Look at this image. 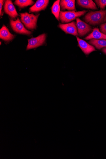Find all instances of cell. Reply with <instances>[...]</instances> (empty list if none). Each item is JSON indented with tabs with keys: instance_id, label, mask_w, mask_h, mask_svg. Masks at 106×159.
Segmentation results:
<instances>
[{
	"instance_id": "obj_18",
	"label": "cell",
	"mask_w": 106,
	"mask_h": 159,
	"mask_svg": "<svg viewBox=\"0 0 106 159\" xmlns=\"http://www.w3.org/2000/svg\"><path fill=\"white\" fill-rule=\"evenodd\" d=\"M95 1L101 9H104L105 6H106V0H96Z\"/></svg>"
},
{
	"instance_id": "obj_2",
	"label": "cell",
	"mask_w": 106,
	"mask_h": 159,
	"mask_svg": "<svg viewBox=\"0 0 106 159\" xmlns=\"http://www.w3.org/2000/svg\"><path fill=\"white\" fill-rule=\"evenodd\" d=\"M21 20L25 27L29 30L36 29L37 23L39 14L37 16L27 12L21 13Z\"/></svg>"
},
{
	"instance_id": "obj_8",
	"label": "cell",
	"mask_w": 106,
	"mask_h": 159,
	"mask_svg": "<svg viewBox=\"0 0 106 159\" xmlns=\"http://www.w3.org/2000/svg\"><path fill=\"white\" fill-rule=\"evenodd\" d=\"M4 10L6 13L12 19H16L19 16L12 1L10 0H7L4 6Z\"/></svg>"
},
{
	"instance_id": "obj_21",
	"label": "cell",
	"mask_w": 106,
	"mask_h": 159,
	"mask_svg": "<svg viewBox=\"0 0 106 159\" xmlns=\"http://www.w3.org/2000/svg\"><path fill=\"white\" fill-rule=\"evenodd\" d=\"M3 1H0V9H1V10H0V14H1V16L2 15V8L3 5Z\"/></svg>"
},
{
	"instance_id": "obj_13",
	"label": "cell",
	"mask_w": 106,
	"mask_h": 159,
	"mask_svg": "<svg viewBox=\"0 0 106 159\" xmlns=\"http://www.w3.org/2000/svg\"><path fill=\"white\" fill-rule=\"evenodd\" d=\"M77 3L79 5L85 8L97 9L96 4L92 0H78Z\"/></svg>"
},
{
	"instance_id": "obj_11",
	"label": "cell",
	"mask_w": 106,
	"mask_h": 159,
	"mask_svg": "<svg viewBox=\"0 0 106 159\" xmlns=\"http://www.w3.org/2000/svg\"><path fill=\"white\" fill-rule=\"evenodd\" d=\"M15 36L11 34L8 29L5 25H3L0 30V38L6 41H9L12 40Z\"/></svg>"
},
{
	"instance_id": "obj_6",
	"label": "cell",
	"mask_w": 106,
	"mask_h": 159,
	"mask_svg": "<svg viewBox=\"0 0 106 159\" xmlns=\"http://www.w3.org/2000/svg\"><path fill=\"white\" fill-rule=\"evenodd\" d=\"M58 27L67 34L77 36L79 35L76 25L74 22L66 24L60 23Z\"/></svg>"
},
{
	"instance_id": "obj_3",
	"label": "cell",
	"mask_w": 106,
	"mask_h": 159,
	"mask_svg": "<svg viewBox=\"0 0 106 159\" xmlns=\"http://www.w3.org/2000/svg\"><path fill=\"white\" fill-rule=\"evenodd\" d=\"M87 11L83 10L76 12L72 11H60L59 15V19L62 23L69 22L84 15Z\"/></svg>"
},
{
	"instance_id": "obj_9",
	"label": "cell",
	"mask_w": 106,
	"mask_h": 159,
	"mask_svg": "<svg viewBox=\"0 0 106 159\" xmlns=\"http://www.w3.org/2000/svg\"><path fill=\"white\" fill-rule=\"evenodd\" d=\"M78 43V46L84 53L86 55H89L92 52L95 51V48L91 45L85 41L81 39L78 36H76Z\"/></svg>"
},
{
	"instance_id": "obj_14",
	"label": "cell",
	"mask_w": 106,
	"mask_h": 159,
	"mask_svg": "<svg viewBox=\"0 0 106 159\" xmlns=\"http://www.w3.org/2000/svg\"><path fill=\"white\" fill-rule=\"evenodd\" d=\"M89 43L98 49L106 47V40L105 39H90Z\"/></svg>"
},
{
	"instance_id": "obj_20",
	"label": "cell",
	"mask_w": 106,
	"mask_h": 159,
	"mask_svg": "<svg viewBox=\"0 0 106 159\" xmlns=\"http://www.w3.org/2000/svg\"><path fill=\"white\" fill-rule=\"evenodd\" d=\"M101 32L106 35V23L102 24L100 27Z\"/></svg>"
},
{
	"instance_id": "obj_15",
	"label": "cell",
	"mask_w": 106,
	"mask_h": 159,
	"mask_svg": "<svg viewBox=\"0 0 106 159\" xmlns=\"http://www.w3.org/2000/svg\"><path fill=\"white\" fill-rule=\"evenodd\" d=\"M60 1L59 0H58L55 2L51 8L52 13L58 20H59V15L60 9Z\"/></svg>"
},
{
	"instance_id": "obj_12",
	"label": "cell",
	"mask_w": 106,
	"mask_h": 159,
	"mask_svg": "<svg viewBox=\"0 0 106 159\" xmlns=\"http://www.w3.org/2000/svg\"><path fill=\"white\" fill-rule=\"evenodd\" d=\"M93 39L106 40V35L100 32L99 29L95 28L93 29V32L91 33L85 38V39L86 40Z\"/></svg>"
},
{
	"instance_id": "obj_22",
	"label": "cell",
	"mask_w": 106,
	"mask_h": 159,
	"mask_svg": "<svg viewBox=\"0 0 106 159\" xmlns=\"http://www.w3.org/2000/svg\"><path fill=\"white\" fill-rule=\"evenodd\" d=\"M103 51L104 53L106 54V48L103 49Z\"/></svg>"
},
{
	"instance_id": "obj_19",
	"label": "cell",
	"mask_w": 106,
	"mask_h": 159,
	"mask_svg": "<svg viewBox=\"0 0 106 159\" xmlns=\"http://www.w3.org/2000/svg\"><path fill=\"white\" fill-rule=\"evenodd\" d=\"M70 0H62L60 1V5L62 10H64L65 7Z\"/></svg>"
},
{
	"instance_id": "obj_17",
	"label": "cell",
	"mask_w": 106,
	"mask_h": 159,
	"mask_svg": "<svg viewBox=\"0 0 106 159\" xmlns=\"http://www.w3.org/2000/svg\"><path fill=\"white\" fill-rule=\"evenodd\" d=\"M66 9L68 10H75V1L70 0L65 7L64 10Z\"/></svg>"
},
{
	"instance_id": "obj_10",
	"label": "cell",
	"mask_w": 106,
	"mask_h": 159,
	"mask_svg": "<svg viewBox=\"0 0 106 159\" xmlns=\"http://www.w3.org/2000/svg\"><path fill=\"white\" fill-rule=\"evenodd\" d=\"M48 0H38L32 7L29 9L30 12H37L44 10L48 4Z\"/></svg>"
},
{
	"instance_id": "obj_16",
	"label": "cell",
	"mask_w": 106,
	"mask_h": 159,
	"mask_svg": "<svg viewBox=\"0 0 106 159\" xmlns=\"http://www.w3.org/2000/svg\"><path fill=\"white\" fill-rule=\"evenodd\" d=\"M14 3L20 8H23L33 4L34 2L31 0H16Z\"/></svg>"
},
{
	"instance_id": "obj_7",
	"label": "cell",
	"mask_w": 106,
	"mask_h": 159,
	"mask_svg": "<svg viewBox=\"0 0 106 159\" xmlns=\"http://www.w3.org/2000/svg\"><path fill=\"white\" fill-rule=\"evenodd\" d=\"M76 26L78 33L81 37L85 36L92 30L90 26L79 18H76Z\"/></svg>"
},
{
	"instance_id": "obj_23",
	"label": "cell",
	"mask_w": 106,
	"mask_h": 159,
	"mask_svg": "<svg viewBox=\"0 0 106 159\" xmlns=\"http://www.w3.org/2000/svg\"></svg>"
},
{
	"instance_id": "obj_1",
	"label": "cell",
	"mask_w": 106,
	"mask_h": 159,
	"mask_svg": "<svg viewBox=\"0 0 106 159\" xmlns=\"http://www.w3.org/2000/svg\"><path fill=\"white\" fill-rule=\"evenodd\" d=\"M85 20L87 23L93 25L103 23L106 20V10L91 11L86 14Z\"/></svg>"
},
{
	"instance_id": "obj_4",
	"label": "cell",
	"mask_w": 106,
	"mask_h": 159,
	"mask_svg": "<svg viewBox=\"0 0 106 159\" xmlns=\"http://www.w3.org/2000/svg\"><path fill=\"white\" fill-rule=\"evenodd\" d=\"M46 38V35L43 34L37 37L28 39L26 50L35 48L42 46L44 44Z\"/></svg>"
},
{
	"instance_id": "obj_5",
	"label": "cell",
	"mask_w": 106,
	"mask_h": 159,
	"mask_svg": "<svg viewBox=\"0 0 106 159\" xmlns=\"http://www.w3.org/2000/svg\"><path fill=\"white\" fill-rule=\"evenodd\" d=\"M10 23L12 30L15 32L23 34H31V32L26 30L19 18L16 21L11 20Z\"/></svg>"
}]
</instances>
